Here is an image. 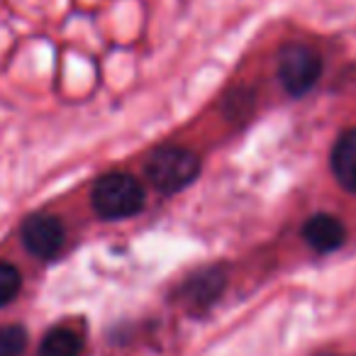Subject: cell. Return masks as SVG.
<instances>
[{
    "label": "cell",
    "instance_id": "cell-6",
    "mask_svg": "<svg viewBox=\"0 0 356 356\" xmlns=\"http://www.w3.org/2000/svg\"><path fill=\"white\" fill-rule=\"evenodd\" d=\"M302 237L317 252H334L344 244L346 229L334 215H312L302 227Z\"/></svg>",
    "mask_w": 356,
    "mask_h": 356
},
{
    "label": "cell",
    "instance_id": "cell-10",
    "mask_svg": "<svg viewBox=\"0 0 356 356\" xmlns=\"http://www.w3.org/2000/svg\"><path fill=\"white\" fill-rule=\"evenodd\" d=\"M20 273L10 264H0V305H8L20 293Z\"/></svg>",
    "mask_w": 356,
    "mask_h": 356
},
{
    "label": "cell",
    "instance_id": "cell-2",
    "mask_svg": "<svg viewBox=\"0 0 356 356\" xmlns=\"http://www.w3.org/2000/svg\"><path fill=\"white\" fill-rule=\"evenodd\" d=\"M149 181L163 193H176L186 188L198 178L200 159L193 152L181 147H163L154 152V156L147 163Z\"/></svg>",
    "mask_w": 356,
    "mask_h": 356
},
{
    "label": "cell",
    "instance_id": "cell-3",
    "mask_svg": "<svg viewBox=\"0 0 356 356\" xmlns=\"http://www.w3.org/2000/svg\"><path fill=\"white\" fill-rule=\"evenodd\" d=\"M322 74V59L312 47L293 42L278 54V79L291 95L300 98L317 83Z\"/></svg>",
    "mask_w": 356,
    "mask_h": 356
},
{
    "label": "cell",
    "instance_id": "cell-5",
    "mask_svg": "<svg viewBox=\"0 0 356 356\" xmlns=\"http://www.w3.org/2000/svg\"><path fill=\"white\" fill-rule=\"evenodd\" d=\"M225 288V271L222 268H205L191 276L181 288V300L193 310H203V307L213 305L218 296Z\"/></svg>",
    "mask_w": 356,
    "mask_h": 356
},
{
    "label": "cell",
    "instance_id": "cell-11",
    "mask_svg": "<svg viewBox=\"0 0 356 356\" xmlns=\"http://www.w3.org/2000/svg\"><path fill=\"white\" fill-rule=\"evenodd\" d=\"M320 356H334V354H320Z\"/></svg>",
    "mask_w": 356,
    "mask_h": 356
},
{
    "label": "cell",
    "instance_id": "cell-4",
    "mask_svg": "<svg viewBox=\"0 0 356 356\" xmlns=\"http://www.w3.org/2000/svg\"><path fill=\"white\" fill-rule=\"evenodd\" d=\"M27 249L40 259H54L64 247V225L54 215H32L22 225Z\"/></svg>",
    "mask_w": 356,
    "mask_h": 356
},
{
    "label": "cell",
    "instance_id": "cell-1",
    "mask_svg": "<svg viewBox=\"0 0 356 356\" xmlns=\"http://www.w3.org/2000/svg\"><path fill=\"white\" fill-rule=\"evenodd\" d=\"M144 205V188L127 173H105L95 181L93 208L105 220L132 218Z\"/></svg>",
    "mask_w": 356,
    "mask_h": 356
},
{
    "label": "cell",
    "instance_id": "cell-8",
    "mask_svg": "<svg viewBox=\"0 0 356 356\" xmlns=\"http://www.w3.org/2000/svg\"><path fill=\"white\" fill-rule=\"evenodd\" d=\"M81 349H83L81 337L61 327V330H54L44 337L40 346V356H81Z\"/></svg>",
    "mask_w": 356,
    "mask_h": 356
},
{
    "label": "cell",
    "instance_id": "cell-7",
    "mask_svg": "<svg viewBox=\"0 0 356 356\" xmlns=\"http://www.w3.org/2000/svg\"><path fill=\"white\" fill-rule=\"evenodd\" d=\"M332 171L341 188L356 195V127L341 132L332 149Z\"/></svg>",
    "mask_w": 356,
    "mask_h": 356
},
{
    "label": "cell",
    "instance_id": "cell-9",
    "mask_svg": "<svg viewBox=\"0 0 356 356\" xmlns=\"http://www.w3.org/2000/svg\"><path fill=\"white\" fill-rule=\"evenodd\" d=\"M27 346V332L17 325L0 327V356H22Z\"/></svg>",
    "mask_w": 356,
    "mask_h": 356
}]
</instances>
